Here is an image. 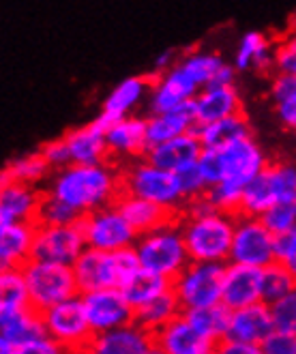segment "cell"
Masks as SVG:
<instances>
[{
    "label": "cell",
    "mask_w": 296,
    "mask_h": 354,
    "mask_svg": "<svg viewBox=\"0 0 296 354\" xmlns=\"http://www.w3.org/2000/svg\"><path fill=\"white\" fill-rule=\"evenodd\" d=\"M120 290H122L124 299L133 305V309H138V307L146 305L148 301L157 299L159 295L167 292V290H172V279L155 273V270H148V268L140 266L120 283Z\"/></svg>",
    "instance_id": "f546056e"
},
{
    "label": "cell",
    "mask_w": 296,
    "mask_h": 354,
    "mask_svg": "<svg viewBox=\"0 0 296 354\" xmlns=\"http://www.w3.org/2000/svg\"><path fill=\"white\" fill-rule=\"evenodd\" d=\"M80 227L84 232V239H86V245L95 249H103V252H116V249L122 247H133L140 236L136 232V227L120 213L116 202L82 215Z\"/></svg>",
    "instance_id": "30bf717a"
},
{
    "label": "cell",
    "mask_w": 296,
    "mask_h": 354,
    "mask_svg": "<svg viewBox=\"0 0 296 354\" xmlns=\"http://www.w3.org/2000/svg\"><path fill=\"white\" fill-rule=\"evenodd\" d=\"M272 330H275V322L270 314V305H266L264 301H258V303H251L247 307L232 311L225 337L249 342L262 348V344L266 342V337Z\"/></svg>",
    "instance_id": "44dd1931"
},
{
    "label": "cell",
    "mask_w": 296,
    "mask_h": 354,
    "mask_svg": "<svg viewBox=\"0 0 296 354\" xmlns=\"http://www.w3.org/2000/svg\"><path fill=\"white\" fill-rule=\"evenodd\" d=\"M148 93H151V80H146V77L133 75V77L118 82L112 88V93L105 97L101 114L95 120L103 129H108L114 120L131 116L138 110L140 103L148 97Z\"/></svg>",
    "instance_id": "d6986e66"
},
{
    "label": "cell",
    "mask_w": 296,
    "mask_h": 354,
    "mask_svg": "<svg viewBox=\"0 0 296 354\" xmlns=\"http://www.w3.org/2000/svg\"><path fill=\"white\" fill-rule=\"evenodd\" d=\"M243 192H245V187L234 183V180H219L215 185H210L208 187V200L213 202L219 211H228V213H239V208H241V200H243Z\"/></svg>",
    "instance_id": "60d3db41"
},
{
    "label": "cell",
    "mask_w": 296,
    "mask_h": 354,
    "mask_svg": "<svg viewBox=\"0 0 296 354\" xmlns=\"http://www.w3.org/2000/svg\"><path fill=\"white\" fill-rule=\"evenodd\" d=\"M105 140L112 157L118 159H136L146 155V118L124 116L114 120L105 129Z\"/></svg>",
    "instance_id": "d4e9b609"
},
{
    "label": "cell",
    "mask_w": 296,
    "mask_h": 354,
    "mask_svg": "<svg viewBox=\"0 0 296 354\" xmlns=\"http://www.w3.org/2000/svg\"><path fill=\"white\" fill-rule=\"evenodd\" d=\"M196 133L204 149H223L232 142L251 136V122L241 112V114L228 116L215 122L200 124V127H196Z\"/></svg>",
    "instance_id": "4dcf8cb0"
},
{
    "label": "cell",
    "mask_w": 296,
    "mask_h": 354,
    "mask_svg": "<svg viewBox=\"0 0 296 354\" xmlns=\"http://www.w3.org/2000/svg\"><path fill=\"white\" fill-rule=\"evenodd\" d=\"M116 206L120 208V213L127 217V221H129L138 234H144L148 230H153V227L170 221L172 217H178L174 215L172 211H167V208L146 200L142 196H133V194H127L122 192L120 198L116 200Z\"/></svg>",
    "instance_id": "f1b7e54d"
},
{
    "label": "cell",
    "mask_w": 296,
    "mask_h": 354,
    "mask_svg": "<svg viewBox=\"0 0 296 354\" xmlns=\"http://www.w3.org/2000/svg\"><path fill=\"white\" fill-rule=\"evenodd\" d=\"M225 262L192 260L172 279V290L183 305V311L221 303Z\"/></svg>",
    "instance_id": "ba28073f"
},
{
    "label": "cell",
    "mask_w": 296,
    "mask_h": 354,
    "mask_svg": "<svg viewBox=\"0 0 296 354\" xmlns=\"http://www.w3.org/2000/svg\"><path fill=\"white\" fill-rule=\"evenodd\" d=\"M46 333L41 311L33 307L0 311V352L3 354H24L26 346Z\"/></svg>",
    "instance_id": "9a60e30c"
},
{
    "label": "cell",
    "mask_w": 296,
    "mask_h": 354,
    "mask_svg": "<svg viewBox=\"0 0 296 354\" xmlns=\"http://www.w3.org/2000/svg\"><path fill=\"white\" fill-rule=\"evenodd\" d=\"M198 165H200V170H202L208 187L223 180V163H221L219 149H204L200 159H198Z\"/></svg>",
    "instance_id": "f6af8a7d"
},
{
    "label": "cell",
    "mask_w": 296,
    "mask_h": 354,
    "mask_svg": "<svg viewBox=\"0 0 296 354\" xmlns=\"http://www.w3.org/2000/svg\"><path fill=\"white\" fill-rule=\"evenodd\" d=\"M140 256L133 247H122L116 252L86 247L73 262V273L80 288V295L101 288H120V283L138 270Z\"/></svg>",
    "instance_id": "3957f363"
},
{
    "label": "cell",
    "mask_w": 296,
    "mask_h": 354,
    "mask_svg": "<svg viewBox=\"0 0 296 354\" xmlns=\"http://www.w3.org/2000/svg\"><path fill=\"white\" fill-rule=\"evenodd\" d=\"M196 127H198V122H196L192 103H187V106L176 108L172 112L151 114L146 118V144H148V149H151V147H157V144L167 142L176 136L194 131Z\"/></svg>",
    "instance_id": "83f0119b"
},
{
    "label": "cell",
    "mask_w": 296,
    "mask_h": 354,
    "mask_svg": "<svg viewBox=\"0 0 296 354\" xmlns=\"http://www.w3.org/2000/svg\"><path fill=\"white\" fill-rule=\"evenodd\" d=\"M183 314V305L176 299L174 290H167V292L159 295L157 299L148 301L146 305L136 309V322L151 333H157L163 328L167 322H172L176 316Z\"/></svg>",
    "instance_id": "d6a6232c"
},
{
    "label": "cell",
    "mask_w": 296,
    "mask_h": 354,
    "mask_svg": "<svg viewBox=\"0 0 296 354\" xmlns=\"http://www.w3.org/2000/svg\"><path fill=\"white\" fill-rule=\"evenodd\" d=\"M237 215L228 211H213L200 217H181L183 236L192 260L228 262L232 241H234Z\"/></svg>",
    "instance_id": "7a4b0ae2"
},
{
    "label": "cell",
    "mask_w": 296,
    "mask_h": 354,
    "mask_svg": "<svg viewBox=\"0 0 296 354\" xmlns=\"http://www.w3.org/2000/svg\"><path fill=\"white\" fill-rule=\"evenodd\" d=\"M296 290V275L292 270L279 262L275 260L270 264H266L262 268V277H260V299L266 305L277 303L279 299L288 297L290 292Z\"/></svg>",
    "instance_id": "d590c367"
},
{
    "label": "cell",
    "mask_w": 296,
    "mask_h": 354,
    "mask_svg": "<svg viewBox=\"0 0 296 354\" xmlns=\"http://www.w3.org/2000/svg\"><path fill=\"white\" fill-rule=\"evenodd\" d=\"M221 163H223V178L234 180L239 185H247L253 176H258L266 165L268 157L262 151L260 144L253 140V136L241 138L237 142L219 149Z\"/></svg>",
    "instance_id": "2e32d148"
},
{
    "label": "cell",
    "mask_w": 296,
    "mask_h": 354,
    "mask_svg": "<svg viewBox=\"0 0 296 354\" xmlns=\"http://www.w3.org/2000/svg\"><path fill=\"white\" fill-rule=\"evenodd\" d=\"M30 307L28 286L22 268H0V311Z\"/></svg>",
    "instance_id": "8d00e7d4"
},
{
    "label": "cell",
    "mask_w": 296,
    "mask_h": 354,
    "mask_svg": "<svg viewBox=\"0 0 296 354\" xmlns=\"http://www.w3.org/2000/svg\"><path fill=\"white\" fill-rule=\"evenodd\" d=\"M65 142L71 153L73 163L82 165H93L103 163L110 157L108 140H105V129L97 120H93L86 127H77L65 136Z\"/></svg>",
    "instance_id": "4316f807"
},
{
    "label": "cell",
    "mask_w": 296,
    "mask_h": 354,
    "mask_svg": "<svg viewBox=\"0 0 296 354\" xmlns=\"http://www.w3.org/2000/svg\"><path fill=\"white\" fill-rule=\"evenodd\" d=\"M82 215L75 211L73 206H69L65 200H60L52 192H44L41 196V204L37 211V225H67V223H77Z\"/></svg>",
    "instance_id": "74e56055"
},
{
    "label": "cell",
    "mask_w": 296,
    "mask_h": 354,
    "mask_svg": "<svg viewBox=\"0 0 296 354\" xmlns=\"http://www.w3.org/2000/svg\"><path fill=\"white\" fill-rule=\"evenodd\" d=\"M296 95V73L277 71V75L270 82V99L275 103H281Z\"/></svg>",
    "instance_id": "c3c4849f"
},
{
    "label": "cell",
    "mask_w": 296,
    "mask_h": 354,
    "mask_svg": "<svg viewBox=\"0 0 296 354\" xmlns=\"http://www.w3.org/2000/svg\"><path fill=\"white\" fill-rule=\"evenodd\" d=\"M176 178H178V187L183 192V198L187 202L196 200L200 196H206V192H208V183H206L202 170H200L198 161L192 163V165H187V168H183V170H178Z\"/></svg>",
    "instance_id": "b9f144b4"
},
{
    "label": "cell",
    "mask_w": 296,
    "mask_h": 354,
    "mask_svg": "<svg viewBox=\"0 0 296 354\" xmlns=\"http://www.w3.org/2000/svg\"><path fill=\"white\" fill-rule=\"evenodd\" d=\"M262 354H296V333L275 328L262 344Z\"/></svg>",
    "instance_id": "ee69618b"
},
{
    "label": "cell",
    "mask_w": 296,
    "mask_h": 354,
    "mask_svg": "<svg viewBox=\"0 0 296 354\" xmlns=\"http://www.w3.org/2000/svg\"><path fill=\"white\" fill-rule=\"evenodd\" d=\"M48 335L62 348V352H89L95 337L91 328L82 295L60 301L46 311H41Z\"/></svg>",
    "instance_id": "8992f818"
},
{
    "label": "cell",
    "mask_w": 296,
    "mask_h": 354,
    "mask_svg": "<svg viewBox=\"0 0 296 354\" xmlns=\"http://www.w3.org/2000/svg\"><path fill=\"white\" fill-rule=\"evenodd\" d=\"M35 232V221L0 225V268H24L33 260Z\"/></svg>",
    "instance_id": "484cf974"
},
{
    "label": "cell",
    "mask_w": 296,
    "mask_h": 354,
    "mask_svg": "<svg viewBox=\"0 0 296 354\" xmlns=\"http://www.w3.org/2000/svg\"><path fill=\"white\" fill-rule=\"evenodd\" d=\"M136 252L144 268L155 270V273L170 279H174L192 262L183 236L181 217H172L170 221L140 234L136 241Z\"/></svg>",
    "instance_id": "277c9868"
},
{
    "label": "cell",
    "mask_w": 296,
    "mask_h": 354,
    "mask_svg": "<svg viewBox=\"0 0 296 354\" xmlns=\"http://www.w3.org/2000/svg\"><path fill=\"white\" fill-rule=\"evenodd\" d=\"M176 52L174 50H165V52H161L157 58H155V62H153V69H155V73H163V71H167V69H172L174 65H176Z\"/></svg>",
    "instance_id": "f5cc1de1"
},
{
    "label": "cell",
    "mask_w": 296,
    "mask_h": 354,
    "mask_svg": "<svg viewBox=\"0 0 296 354\" xmlns=\"http://www.w3.org/2000/svg\"><path fill=\"white\" fill-rule=\"evenodd\" d=\"M155 348L159 354H210L217 352V342L202 335L187 316L181 314L155 333Z\"/></svg>",
    "instance_id": "e0dca14e"
},
{
    "label": "cell",
    "mask_w": 296,
    "mask_h": 354,
    "mask_svg": "<svg viewBox=\"0 0 296 354\" xmlns=\"http://www.w3.org/2000/svg\"><path fill=\"white\" fill-rule=\"evenodd\" d=\"M41 153H44V157L48 159V163L52 165V170H54V172H56V170H62V168H67V165L73 163L65 138L52 140V142L44 144V147H41Z\"/></svg>",
    "instance_id": "7dc6e473"
},
{
    "label": "cell",
    "mask_w": 296,
    "mask_h": 354,
    "mask_svg": "<svg viewBox=\"0 0 296 354\" xmlns=\"http://www.w3.org/2000/svg\"><path fill=\"white\" fill-rule=\"evenodd\" d=\"M264 225L272 234H281L296 227V200H281L270 204L260 215Z\"/></svg>",
    "instance_id": "ab89813d"
},
{
    "label": "cell",
    "mask_w": 296,
    "mask_h": 354,
    "mask_svg": "<svg viewBox=\"0 0 296 354\" xmlns=\"http://www.w3.org/2000/svg\"><path fill=\"white\" fill-rule=\"evenodd\" d=\"M275 48L270 44V39L264 32L251 30L245 32L241 44L234 54V62L232 65L237 67V71H251V69H266L275 65Z\"/></svg>",
    "instance_id": "1f68e13d"
},
{
    "label": "cell",
    "mask_w": 296,
    "mask_h": 354,
    "mask_svg": "<svg viewBox=\"0 0 296 354\" xmlns=\"http://www.w3.org/2000/svg\"><path fill=\"white\" fill-rule=\"evenodd\" d=\"M247 266L264 268L275 262V234L256 215H237L234 241L230 249V260Z\"/></svg>",
    "instance_id": "8fae6325"
},
{
    "label": "cell",
    "mask_w": 296,
    "mask_h": 354,
    "mask_svg": "<svg viewBox=\"0 0 296 354\" xmlns=\"http://www.w3.org/2000/svg\"><path fill=\"white\" fill-rule=\"evenodd\" d=\"M281 200H296V165L268 163L245 185L239 213L260 217L270 204Z\"/></svg>",
    "instance_id": "9c48e42d"
},
{
    "label": "cell",
    "mask_w": 296,
    "mask_h": 354,
    "mask_svg": "<svg viewBox=\"0 0 296 354\" xmlns=\"http://www.w3.org/2000/svg\"><path fill=\"white\" fill-rule=\"evenodd\" d=\"M178 62L187 69V73L198 82L200 88H204V86H208V82L213 80V75L217 73V69L223 65L225 60L221 56L213 54V52H200V50H196V52L183 54L178 58Z\"/></svg>",
    "instance_id": "f35d334b"
},
{
    "label": "cell",
    "mask_w": 296,
    "mask_h": 354,
    "mask_svg": "<svg viewBox=\"0 0 296 354\" xmlns=\"http://www.w3.org/2000/svg\"><path fill=\"white\" fill-rule=\"evenodd\" d=\"M41 196L44 192H39L35 185L3 180V187H0V225L35 221Z\"/></svg>",
    "instance_id": "7402d4cb"
},
{
    "label": "cell",
    "mask_w": 296,
    "mask_h": 354,
    "mask_svg": "<svg viewBox=\"0 0 296 354\" xmlns=\"http://www.w3.org/2000/svg\"><path fill=\"white\" fill-rule=\"evenodd\" d=\"M275 328L296 333V290L270 305Z\"/></svg>",
    "instance_id": "7bdbcfd3"
},
{
    "label": "cell",
    "mask_w": 296,
    "mask_h": 354,
    "mask_svg": "<svg viewBox=\"0 0 296 354\" xmlns=\"http://www.w3.org/2000/svg\"><path fill=\"white\" fill-rule=\"evenodd\" d=\"M122 192L142 196L167 208V211H172L174 215H181L187 204L178 187L176 172L159 168V165L148 161L146 157L127 165L122 170Z\"/></svg>",
    "instance_id": "5b68a950"
},
{
    "label": "cell",
    "mask_w": 296,
    "mask_h": 354,
    "mask_svg": "<svg viewBox=\"0 0 296 354\" xmlns=\"http://www.w3.org/2000/svg\"><path fill=\"white\" fill-rule=\"evenodd\" d=\"M277 71L296 73V32L286 37V41L275 48V65Z\"/></svg>",
    "instance_id": "bcb514c9"
},
{
    "label": "cell",
    "mask_w": 296,
    "mask_h": 354,
    "mask_svg": "<svg viewBox=\"0 0 296 354\" xmlns=\"http://www.w3.org/2000/svg\"><path fill=\"white\" fill-rule=\"evenodd\" d=\"M200 93V84L187 73V69L176 62L172 69L157 73V80L151 82V93H148V112L161 114L172 112L192 103Z\"/></svg>",
    "instance_id": "5bb4252c"
},
{
    "label": "cell",
    "mask_w": 296,
    "mask_h": 354,
    "mask_svg": "<svg viewBox=\"0 0 296 354\" xmlns=\"http://www.w3.org/2000/svg\"><path fill=\"white\" fill-rule=\"evenodd\" d=\"M183 314L187 316L189 322H192L202 333V335H206L208 339L217 342V346H219L221 339H225L232 309L225 307L223 303L208 305V307H198V309H189V311H183Z\"/></svg>",
    "instance_id": "836d02e7"
},
{
    "label": "cell",
    "mask_w": 296,
    "mask_h": 354,
    "mask_svg": "<svg viewBox=\"0 0 296 354\" xmlns=\"http://www.w3.org/2000/svg\"><path fill=\"white\" fill-rule=\"evenodd\" d=\"M277 106V116H279V122L284 124L286 129L290 131H296V95L281 101V103H275Z\"/></svg>",
    "instance_id": "f907efd6"
},
{
    "label": "cell",
    "mask_w": 296,
    "mask_h": 354,
    "mask_svg": "<svg viewBox=\"0 0 296 354\" xmlns=\"http://www.w3.org/2000/svg\"><path fill=\"white\" fill-rule=\"evenodd\" d=\"M52 165L44 157V153H28L22 157L11 159L5 170H3V180H15V183H26V185H39L52 176Z\"/></svg>",
    "instance_id": "e575fe53"
},
{
    "label": "cell",
    "mask_w": 296,
    "mask_h": 354,
    "mask_svg": "<svg viewBox=\"0 0 296 354\" xmlns=\"http://www.w3.org/2000/svg\"><path fill=\"white\" fill-rule=\"evenodd\" d=\"M284 264H286V266L292 270V273L296 275V241H294V245H292V249H290V254L286 256Z\"/></svg>",
    "instance_id": "db71d44e"
},
{
    "label": "cell",
    "mask_w": 296,
    "mask_h": 354,
    "mask_svg": "<svg viewBox=\"0 0 296 354\" xmlns=\"http://www.w3.org/2000/svg\"><path fill=\"white\" fill-rule=\"evenodd\" d=\"M260 277H262V268L239 264V262H225L221 303L234 311V309L262 301Z\"/></svg>",
    "instance_id": "ffe728a7"
},
{
    "label": "cell",
    "mask_w": 296,
    "mask_h": 354,
    "mask_svg": "<svg viewBox=\"0 0 296 354\" xmlns=\"http://www.w3.org/2000/svg\"><path fill=\"white\" fill-rule=\"evenodd\" d=\"M192 106H194L198 127L200 124H208V122H215V120L243 112L241 93L237 91L234 84L232 86H204L194 97Z\"/></svg>",
    "instance_id": "603a6c76"
},
{
    "label": "cell",
    "mask_w": 296,
    "mask_h": 354,
    "mask_svg": "<svg viewBox=\"0 0 296 354\" xmlns=\"http://www.w3.org/2000/svg\"><path fill=\"white\" fill-rule=\"evenodd\" d=\"M86 247L89 245L86 239H84L80 221L67 225H37L33 260L73 266V262Z\"/></svg>",
    "instance_id": "7c38bea8"
},
{
    "label": "cell",
    "mask_w": 296,
    "mask_h": 354,
    "mask_svg": "<svg viewBox=\"0 0 296 354\" xmlns=\"http://www.w3.org/2000/svg\"><path fill=\"white\" fill-rule=\"evenodd\" d=\"M48 192L65 200L80 215L114 204L122 194V172L108 161L82 165L71 163L50 176Z\"/></svg>",
    "instance_id": "6da1fadb"
},
{
    "label": "cell",
    "mask_w": 296,
    "mask_h": 354,
    "mask_svg": "<svg viewBox=\"0 0 296 354\" xmlns=\"http://www.w3.org/2000/svg\"><path fill=\"white\" fill-rule=\"evenodd\" d=\"M234 77H237V67L223 62V65L217 69V73L213 75V80L208 82V86H232L234 84Z\"/></svg>",
    "instance_id": "816d5d0a"
},
{
    "label": "cell",
    "mask_w": 296,
    "mask_h": 354,
    "mask_svg": "<svg viewBox=\"0 0 296 354\" xmlns=\"http://www.w3.org/2000/svg\"><path fill=\"white\" fill-rule=\"evenodd\" d=\"M82 301H84V309H86V316H89L91 328L95 330V335L136 320V309L124 299L120 288L91 290V292L82 295Z\"/></svg>",
    "instance_id": "4fadbf2b"
},
{
    "label": "cell",
    "mask_w": 296,
    "mask_h": 354,
    "mask_svg": "<svg viewBox=\"0 0 296 354\" xmlns=\"http://www.w3.org/2000/svg\"><path fill=\"white\" fill-rule=\"evenodd\" d=\"M89 352L93 354H153L155 348V333L140 326L136 320L122 324L118 328L99 333L93 337Z\"/></svg>",
    "instance_id": "ac0fdd59"
},
{
    "label": "cell",
    "mask_w": 296,
    "mask_h": 354,
    "mask_svg": "<svg viewBox=\"0 0 296 354\" xmlns=\"http://www.w3.org/2000/svg\"><path fill=\"white\" fill-rule=\"evenodd\" d=\"M217 352L223 354H262V348L256 344H249V342H241V339H221L217 346Z\"/></svg>",
    "instance_id": "681fc988"
},
{
    "label": "cell",
    "mask_w": 296,
    "mask_h": 354,
    "mask_svg": "<svg viewBox=\"0 0 296 354\" xmlns=\"http://www.w3.org/2000/svg\"><path fill=\"white\" fill-rule=\"evenodd\" d=\"M202 151H204V147L194 129V131H187L183 136L167 140V142H161L157 147H151L144 157L148 161H153L155 165H159V168L178 172V170L187 168V165L196 163L200 159Z\"/></svg>",
    "instance_id": "cb8c5ba5"
},
{
    "label": "cell",
    "mask_w": 296,
    "mask_h": 354,
    "mask_svg": "<svg viewBox=\"0 0 296 354\" xmlns=\"http://www.w3.org/2000/svg\"><path fill=\"white\" fill-rule=\"evenodd\" d=\"M22 270L28 286L30 307L37 311H46L60 301L80 295L73 266L69 264L30 260Z\"/></svg>",
    "instance_id": "52a82bcc"
}]
</instances>
